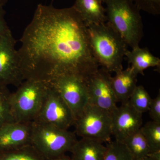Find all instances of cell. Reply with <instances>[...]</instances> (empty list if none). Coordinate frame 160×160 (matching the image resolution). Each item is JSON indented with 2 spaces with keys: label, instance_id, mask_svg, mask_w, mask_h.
Returning a JSON list of instances; mask_svg holds the SVG:
<instances>
[{
  "label": "cell",
  "instance_id": "obj_19",
  "mask_svg": "<svg viewBox=\"0 0 160 160\" xmlns=\"http://www.w3.org/2000/svg\"><path fill=\"white\" fill-rule=\"evenodd\" d=\"M106 146L103 160H134L124 143L111 141Z\"/></svg>",
  "mask_w": 160,
  "mask_h": 160
},
{
  "label": "cell",
  "instance_id": "obj_22",
  "mask_svg": "<svg viewBox=\"0 0 160 160\" xmlns=\"http://www.w3.org/2000/svg\"><path fill=\"white\" fill-rule=\"evenodd\" d=\"M11 94L8 86H0V128L6 123L14 122L10 106Z\"/></svg>",
  "mask_w": 160,
  "mask_h": 160
},
{
  "label": "cell",
  "instance_id": "obj_20",
  "mask_svg": "<svg viewBox=\"0 0 160 160\" xmlns=\"http://www.w3.org/2000/svg\"><path fill=\"white\" fill-rule=\"evenodd\" d=\"M150 152L160 150V123L151 121L141 128Z\"/></svg>",
  "mask_w": 160,
  "mask_h": 160
},
{
  "label": "cell",
  "instance_id": "obj_21",
  "mask_svg": "<svg viewBox=\"0 0 160 160\" xmlns=\"http://www.w3.org/2000/svg\"><path fill=\"white\" fill-rule=\"evenodd\" d=\"M152 100L148 92L140 85L136 87L128 102L136 110L143 113L149 111Z\"/></svg>",
  "mask_w": 160,
  "mask_h": 160
},
{
  "label": "cell",
  "instance_id": "obj_1",
  "mask_svg": "<svg viewBox=\"0 0 160 160\" xmlns=\"http://www.w3.org/2000/svg\"><path fill=\"white\" fill-rule=\"evenodd\" d=\"M20 41L18 51L25 80L49 83L72 75L87 81L99 69L88 27L72 6L39 4Z\"/></svg>",
  "mask_w": 160,
  "mask_h": 160
},
{
  "label": "cell",
  "instance_id": "obj_5",
  "mask_svg": "<svg viewBox=\"0 0 160 160\" xmlns=\"http://www.w3.org/2000/svg\"><path fill=\"white\" fill-rule=\"evenodd\" d=\"M49 83L32 79L25 80L10 96L12 114L14 122H30L39 111Z\"/></svg>",
  "mask_w": 160,
  "mask_h": 160
},
{
  "label": "cell",
  "instance_id": "obj_13",
  "mask_svg": "<svg viewBox=\"0 0 160 160\" xmlns=\"http://www.w3.org/2000/svg\"><path fill=\"white\" fill-rule=\"evenodd\" d=\"M137 76L129 66L126 69L117 72L112 77V86L118 102L123 104L129 101L137 86Z\"/></svg>",
  "mask_w": 160,
  "mask_h": 160
},
{
  "label": "cell",
  "instance_id": "obj_7",
  "mask_svg": "<svg viewBox=\"0 0 160 160\" xmlns=\"http://www.w3.org/2000/svg\"><path fill=\"white\" fill-rule=\"evenodd\" d=\"M49 83L69 106L75 121L89 103L87 82L77 76L67 75L56 78Z\"/></svg>",
  "mask_w": 160,
  "mask_h": 160
},
{
  "label": "cell",
  "instance_id": "obj_27",
  "mask_svg": "<svg viewBox=\"0 0 160 160\" xmlns=\"http://www.w3.org/2000/svg\"><path fill=\"white\" fill-rule=\"evenodd\" d=\"M52 160H72L71 158L69 156L65 154L63 155L62 156L56 158H55L54 159Z\"/></svg>",
  "mask_w": 160,
  "mask_h": 160
},
{
  "label": "cell",
  "instance_id": "obj_14",
  "mask_svg": "<svg viewBox=\"0 0 160 160\" xmlns=\"http://www.w3.org/2000/svg\"><path fill=\"white\" fill-rule=\"evenodd\" d=\"M99 140L81 138L72 147V160H103L106 146Z\"/></svg>",
  "mask_w": 160,
  "mask_h": 160
},
{
  "label": "cell",
  "instance_id": "obj_23",
  "mask_svg": "<svg viewBox=\"0 0 160 160\" xmlns=\"http://www.w3.org/2000/svg\"><path fill=\"white\" fill-rule=\"evenodd\" d=\"M140 10L153 15L160 14V0H132Z\"/></svg>",
  "mask_w": 160,
  "mask_h": 160
},
{
  "label": "cell",
  "instance_id": "obj_3",
  "mask_svg": "<svg viewBox=\"0 0 160 160\" xmlns=\"http://www.w3.org/2000/svg\"><path fill=\"white\" fill-rule=\"evenodd\" d=\"M106 19L132 49L138 47L142 38L143 25L140 11L132 0H103Z\"/></svg>",
  "mask_w": 160,
  "mask_h": 160
},
{
  "label": "cell",
  "instance_id": "obj_18",
  "mask_svg": "<svg viewBox=\"0 0 160 160\" xmlns=\"http://www.w3.org/2000/svg\"><path fill=\"white\" fill-rule=\"evenodd\" d=\"M0 160H46L31 145L0 151Z\"/></svg>",
  "mask_w": 160,
  "mask_h": 160
},
{
  "label": "cell",
  "instance_id": "obj_4",
  "mask_svg": "<svg viewBox=\"0 0 160 160\" xmlns=\"http://www.w3.org/2000/svg\"><path fill=\"white\" fill-rule=\"evenodd\" d=\"M75 132L56 126L32 122L31 145L46 160L66 154L77 141Z\"/></svg>",
  "mask_w": 160,
  "mask_h": 160
},
{
  "label": "cell",
  "instance_id": "obj_16",
  "mask_svg": "<svg viewBox=\"0 0 160 160\" xmlns=\"http://www.w3.org/2000/svg\"><path fill=\"white\" fill-rule=\"evenodd\" d=\"M128 62L135 73L144 75V71L150 67L160 68L159 58L153 55L147 48H141L139 46L133 48L131 51L126 52Z\"/></svg>",
  "mask_w": 160,
  "mask_h": 160
},
{
  "label": "cell",
  "instance_id": "obj_25",
  "mask_svg": "<svg viewBox=\"0 0 160 160\" xmlns=\"http://www.w3.org/2000/svg\"><path fill=\"white\" fill-rule=\"evenodd\" d=\"M6 11L3 7H0V38L11 31L5 19Z\"/></svg>",
  "mask_w": 160,
  "mask_h": 160
},
{
  "label": "cell",
  "instance_id": "obj_12",
  "mask_svg": "<svg viewBox=\"0 0 160 160\" xmlns=\"http://www.w3.org/2000/svg\"><path fill=\"white\" fill-rule=\"evenodd\" d=\"M32 122H12L0 128V151L31 145Z\"/></svg>",
  "mask_w": 160,
  "mask_h": 160
},
{
  "label": "cell",
  "instance_id": "obj_9",
  "mask_svg": "<svg viewBox=\"0 0 160 160\" xmlns=\"http://www.w3.org/2000/svg\"><path fill=\"white\" fill-rule=\"evenodd\" d=\"M16 43L11 31L0 38V86L18 87L25 81Z\"/></svg>",
  "mask_w": 160,
  "mask_h": 160
},
{
  "label": "cell",
  "instance_id": "obj_8",
  "mask_svg": "<svg viewBox=\"0 0 160 160\" xmlns=\"http://www.w3.org/2000/svg\"><path fill=\"white\" fill-rule=\"evenodd\" d=\"M33 122L69 129L74 125L75 119L66 102L49 84L39 111Z\"/></svg>",
  "mask_w": 160,
  "mask_h": 160
},
{
  "label": "cell",
  "instance_id": "obj_28",
  "mask_svg": "<svg viewBox=\"0 0 160 160\" xmlns=\"http://www.w3.org/2000/svg\"><path fill=\"white\" fill-rule=\"evenodd\" d=\"M9 1V0H0V7L3 8Z\"/></svg>",
  "mask_w": 160,
  "mask_h": 160
},
{
  "label": "cell",
  "instance_id": "obj_15",
  "mask_svg": "<svg viewBox=\"0 0 160 160\" xmlns=\"http://www.w3.org/2000/svg\"><path fill=\"white\" fill-rule=\"evenodd\" d=\"M103 3V0H76L72 6L88 26L107 22Z\"/></svg>",
  "mask_w": 160,
  "mask_h": 160
},
{
  "label": "cell",
  "instance_id": "obj_6",
  "mask_svg": "<svg viewBox=\"0 0 160 160\" xmlns=\"http://www.w3.org/2000/svg\"><path fill=\"white\" fill-rule=\"evenodd\" d=\"M75 133L81 138H89L108 143L111 141V112L89 103L75 121Z\"/></svg>",
  "mask_w": 160,
  "mask_h": 160
},
{
  "label": "cell",
  "instance_id": "obj_10",
  "mask_svg": "<svg viewBox=\"0 0 160 160\" xmlns=\"http://www.w3.org/2000/svg\"><path fill=\"white\" fill-rule=\"evenodd\" d=\"M111 78L109 72L99 68L87 82L89 103L110 112L117 107L118 102L112 86Z\"/></svg>",
  "mask_w": 160,
  "mask_h": 160
},
{
  "label": "cell",
  "instance_id": "obj_2",
  "mask_svg": "<svg viewBox=\"0 0 160 160\" xmlns=\"http://www.w3.org/2000/svg\"><path fill=\"white\" fill-rule=\"evenodd\" d=\"M89 43L99 66L109 72L123 69L128 45L107 22L87 26Z\"/></svg>",
  "mask_w": 160,
  "mask_h": 160
},
{
  "label": "cell",
  "instance_id": "obj_26",
  "mask_svg": "<svg viewBox=\"0 0 160 160\" xmlns=\"http://www.w3.org/2000/svg\"><path fill=\"white\" fill-rule=\"evenodd\" d=\"M147 156L152 160H160V150L150 152Z\"/></svg>",
  "mask_w": 160,
  "mask_h": 160
},
{
  "label": "cell",
  "instance_id": "obj_11",
  "mask_svg": "<svg viewBox=\"0 0 160 160\" xmlns=\"http://www.w3.org/2000/svg\"><path fill=\"white\" fill-rule=\"evenodd\" d=\"M112 133L115 140L124 143L127 138L138 131L142 125V113L129 102L122 104L111 112Z\"/></svg>",
  "mask_w": 160,
  "mask_h": 160
},
{
  "label": "cell",
  "instance_id": "obj_17",
  "mask_svg": "<svg viewBox=\"0 0 160 160\" xmlns=\"http://www.w3.org/2000/svg\"><path fill=\"white\" fill-rule=\"evenodd\" d=\"M124 143L131 152L134 160L146 157L150 152L148 143L141 129L127 138Z\"/></svg>",
  "mask_w": 160,
  "mask_h": 160
},
{
  "label": "cell",
  "instance_id": "obj_29",
  "mask_svg": "<svg viewBox=\"0 0 160 160\" xmlns=\"http://www.w3.org/2000/svg\"><path fill=\"white\" fill-rule=\"evenodd\" d=\"M135 160H152L149 157L146 156V157H144L143 158H141Z\"/></svg>",
  "mask_w": 160,
  "mask_h": 160
},
{
  "label": "cell",
  "instance_id": "obj_24",
  "mask_svg": "<svg viewBox=\"0 0 160 160\" xmlns=\"http://www.w3.org/2000/svg\"><path fill=\"white\" fill-rule=\"evenodd\" d=\"M149 116L152 121L160 123V93L152 99L149 110Z\"/></svg>",
  "mask_w": 160,
  "mask_h": 160
}]
</instances>
